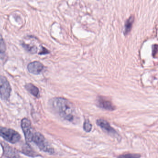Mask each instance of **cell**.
Here are the masks:
<instances>
[{
  "label": "cell",
  "mask_w": 158,
  "mask_h": 158,
  "mask_svg": "<svg viewBox=\"0 0 158 158\" xmlns=\"http://www.w3.org/2000/svg\"><path fill=\"white\" fill-rule=\"evenodd\" d=\"M50 105L53 110L64 119L73 122L77 118L75 106L67 99L55 98L50 100Z\"/></svg>",
  "instance_id": "obj_1"
},
{
  "label": "cell",
  "mask_w": 158,
  "mask_h": 158,
  "mask_svg": "<svg viewBox=\"0 0 158 158\" xmlns=\"http://www.w3.org/2000/svg\"><path fill=\"white\" fill-rule=\"evenodd\" d=\"M32 142H34L42 151L51 154L54 153V149L48 144V142L41 134L34 132Z\"/></svg>",
  "instance_id": "obj_2"
},
{
  "label": "cell",
  "mask_w": 158,
  "mask_h": 158,
  "mask_svg": "<svg viewBox=\"0 0 158 158\" xmlns=\"http://www.w3.org/2000/svg\"><path fill=\"white\" fill-rule=\"evenodd\" d=\"M0 136L11 143H15L20 140V135L13 129L0 127Z\"/></svg>",
  "instance_id": "obj_3"
},
{
  "label": "cell",
  "mask_w": 158,
  "mask_h": 158,
  "mask_svg": "<svg viewBox=\"0 0 158 158\" xmlns=\"http://www.w3.org/2000/svg\"><path fill=\"white\" fill-rule=\"evenodd\" d=\"M11 87L7 79L0 76V97L4 100H8L10 97Z\"/></svg>",
  "instance_id": "obj_4"
},
{
  "label": "cell",
  "mask_w": 158,
  "mask_h": 158,
  "mask_svg": "<svg viewBox=\"0 0 158 158\" xmlns=\"http://www.w3.org/2000/svg\"><path fill=\"white\" fill-rule=\"evenodd\" d=\"M21 126L26 141L28 143H30L32 141V137L34 132L32 127L31 122L27 118H24L21 120Z\"/></svg>",
  "instance_id": "obj_5"
},
{
  "label": "cell",
  "mask_w": 158,
  "mask_h": 158,
  "mask_svg": "<svg viewBox=\"0 0 158 158\" xmlns=\"http://www.w3.org/2000/svg\"><path fill=\"white\" fill-rule=\"evenodd\" d=\"M96 123L104 131L106 132L111 136L116 137L117 139H118V137H120V136L118 134L117 132L110 126L109 123L107 121L104 119H98L96 121Z\"/></svg>",
  "instance_id": "obj_6"
},
{
  "label": "cell",
  "mask_w": 158,
  "mask_h": 158,
  "mask_svg": "<svg viewBox=\"0 0 158 158\" xmlns=\"http://www.w3.org/2000/svg\"><path fill=\"white\" fill-rule=\"evenodd\" d=\"M43 69V65L38 61L31 62L28 65V69L29 72L34 75L41 74Z\"/></svg>",
  "instance_id": "obj_7"
},
{
  "label": "cell",
  "mask_w": 158,
  "mask_h": 158,
  "mask_svg": "<svg viewBox=\"0 0 158 158\" xmlns=\"http://www.w3.org/2000/svg\"><path fill=\"white\" fill-rule=\"evenodd\" d=\"M96 104L99 107L106 110H113L115 109L114 105L110 101L103 97L97 98Z\"/></svg>",
  "instance_id": "obj_8"
},
{
  "label": "cell",
  "mask_w": 158,
  "mask_h": 158,
  "mask_svg": "<svg viewBox=\"0 0 158 158\" xmlns=\"http://www.w3.org/2000/svg\"><path fill=\"white\" fill-rule=\"evenodd\" d=\"M25 88L28 92L34 96L38 97L39 95V90L38 87L32 83H28L25 85Z\"/></svg>",
  "instance_id": "obj_9"
},
{
  "label": "cell",
  "mask_w": 158,
  "mask_h": 158,
  "mask_svg": "<svg viewBox=\"0 0 158 158\" xmlns=\"http://www.w3.org/2000/svg\"><path fill=\"white\" fill-rule=\"evenodd\" d=\"M134 21V16L132 15L125 22V28L124 31V35H127L130 31Z\"/></svg>",
  "instance_id": "obj_10"
},
{
  "label": "cell",
  "mask_w": 158,
  "mask_h": 158,
  "mask_svg": "<svg viewBox=\"0 0 158 158\" xmlns=\"http://www.w3.org/2000/svg\"><path fill=\"white\" fill-rule=\"evenodd\" d=\"M4 149L5 152V155L7 156V157L10 158H18V155L17 154L16 152L12 149L11 147L8 146H4Z\"/></svg>",
  "instance_id": "obj_11"
},
{
  "label": "cell",
  "mask_w": 158,
  "mask_h": 158,
  "mask_svg": "<svg viewBox=\"0 0 158 158\" xmlns=\"http://www.w3.org/2000/svg\"><path fill=\"white\" fill-rule=\"evenodd\" d=\"M22 151H23V153L27 156L32 157H35L37 156L36 153L34 152V151H33L31 147L28 145H26L25 146L23 147V148H22Z\"/></svg>",
  "instance_id": "obj_12"
},
{
  "label": "cell",
  "mask_w": 158,
  "mask_h": 158,
  "mask_svg": "<svg viewBox=\"0 0 158 158\" xmlns=\"http://www.w3.org/2000/svg\"><path fill=\"white\" fill-rule=\"evenodd\" d=\"M22 46L29 52L35 53L37 52V48L35 46L31 45L30 44H27L24 43L22 44Z\"/></svg>",
  "instance_id": "obj_13"
},
{
  "label": "cell",
  "mask_w": 158,
  "mask_h": 158,
  "mask_svg": "<svg viewBox=\"0 0 158 158\" xmlns=\"http://www.w3.org/2000/svg\"><path fill=\"white\" fill-rule=\"evenodd\" d=\"M141 156L139 154H127L121 155L118 158H140Z\"/></svg>",
  "instance_id": "obj_14"
},
{
  "label": "cell",
  "mask_w": 158,
  "mask_h": 158,
  "mask_svg": "<svg viewBox=\"0 0 158 158\" xmlns=\"http://www.w3.org/2000/svg\"><path fill=\"white\" fill-rule=\"evenodd\" d=\"M92 124L89 120H86L83 123V129L86 132H90L92 130Z\"/></svg>",
  "instance_id": "obj_15"
},
{
  "label": "cell",
  "mask_w": 158,
  "mask_h": 158,
  "mask_svg": "<svg viewBox=\"0 0 158 158\" xmlns=\"http://www.w3.org/2000/svg\"><path fill=\"white\" fill-rule=\"evenodd\" d=\"M6 50V45L4 41L2 38H0V53H4Z\"/></svg>",
  "instance_id": "obj_16"
},
{
  "label": "cell",
  "mask_w": 158,
  "mask_h": 158,
  "mask_svg": "<svg viewBox=\"0 0 158 158\" xmlns=\"http://www.w3.org/2000/svg\"><path fill=\"white\" fill-rule=\"evenodd\" d=\"M49 52L46 49V48L42 47V49L41 50V52L39 53V54L40 55H45L49 54Z\"/></svg>",
  "instance_id": "obj_17"
},
{
  "label": "cell",
  "mask_w": 158,
  "mask_h": 158,
  "mask_svg": "<svg viewBox=\"0 0 158 158\" xmlns=\"http://www.w3.org/2000/svg\"><path fill=\"white\" fill-rule=\"evenodd\" d=\"M154 49H153V56H155V57H156V55H157V52H158V46L157 45H155V46H154Z\"/></svg>",
  "instance_id": "obj_18"
}]
</instances>
